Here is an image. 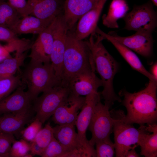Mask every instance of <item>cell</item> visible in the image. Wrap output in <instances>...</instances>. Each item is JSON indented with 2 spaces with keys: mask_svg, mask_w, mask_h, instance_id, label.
I'll return each mask as SVG.
<instances>
[{
  "mask_svg": "<svg viewBox=\"0 0 157 157\" xmlns=\"http://www.w3.org/2000/svg\"><path fill=\"white\" fill-rule=\"evenodd\" d=\"M95 145L96 157H113L114 156L115 146L110 139L98 141Z\"/></svg>",
  "mask_w": 157,
  "mask_h": 157,
  "instance_id": "f1b7e54d",
  "label": "cell"
},
{
  "mask_svg": "<svg viewBox=\"0 0 157 157\" xmlns=\"http://www.w3.org/2000/svg\"><path fill=\"white\" fill-rule=\"evenodd\" d=\"M22 83L27 86V91L32 101L38 95L61 84L51 62L40 63L30 61L21 73Z\"/></svg>",
  "mask_w": 157,
  "mask_h": 157,
  "instance_id": "277c9868",
  "label": "cell"
},
{
  "mask_svg": "<svg viewBox=\"0 0 157 157\" xmlns=\"http://www.w3.org/2000/svg\"><path fill=\"white\" fill-rule=\"evenodd\" d=\"M54 138L53 127L48 122L39 131L33 141L44 149Z\"/></svg>",
  "mask_w": 157,
  "mask_h": 157,
  "instance_id": "83f0119b",
  "label": "cell"
},
{
  "mask_svg": "<svg viewBox=\"0 0 157 157\" xmlns=\"http://www.w3.org/2000/svg\"><path fill=\"white\" fill-rule=\"evenodd\" d=\"M147 131L153 133L147 134L142 144L140 146L141 155L145 157L157 156V125L156 123L148 125Z\"/></svg>",
  "mask_w": 157,
  "mask_h": 157,
  "instance_id": "d4e9b609",
  "label": "cell"
},
{
  "mask_svg": "<svg viewBox=\"0 0 157 157\" xmlns=\"http://www.w3.org/2000/svg\"><path fill=\"white\" fill-rule=\"evenodd\" d=\"M66 149L54 138L45 148L41 157H65Z\"/></svg>",
  "mask_w": 157,
  "mask_h": 157,
  "instance_id": "f546056e",
  "label": "cell"
},
{
  "mask_svg": "<svg viewBox=\"0 0 157 157\" xmlns=\"http://www.w3.org/2000/svg\"><path fill=\"white\" fill-rule=\"evenodd\" d=\"M8 2L21 15L22 17L31 15L27 0H8Z\"/></svg>",
  "mask_w": 157,
  "mask_h": 157,
  "instance_id": "836d02e7",
  "label": "cell"
},
{
  "mask_svg": "<svg viewBox=\"0 0 157 157\" xmlns=\"http://www.w3.org/2000/svg\"><path fill=\"white\" fill-rule=\"evenodd\" d=\"M123 18V29L128 30L152 34L157 27V13L151 1L134 6Z\"/></svg>",
  "mask_w": 157,
  "mask_h": 157,
  "instance_id": "8992f818",
  "label": "cell"
},
{
  "mask_svg": "<svg viewBox=\"0 0 157 157\" xmlns=\"http://www.w3.org/2000/svg\"><path fill=\"white\" fill-rule=\"evenodd\" d=\"M151 2L155 6H157V0H151Z\"/></svg>",
  "mask_w": 157,
  "mask_h": 157,
  "instance_id": "ab89813d",
  "label": "cell"
},
{
  "mask_svg": "<svg viewBox=\"0 0 157 157\" xmlns=\"http://www.w3.org/2000/svg\"><path fill=\"white\" fill-rule=\"evenodd\" d=\"M28 51L24 52H16L14 57L7 58L0 63V78L14 75L20 67L23 66L27 57Z\"/></svg>",
  "mask_w": 157,
  "mask_h": 157,
  "instance_id": "cb8c5ba5",
  "label": "cell"
},
{
  "mask_svg": "<svg viewBox=\"0 0 157 157\" xmlns=\"http://www.w3.org/2000/svg\"><path fill=\"white\" fill-rule=\"evenodd\" d=\"M95 32L102 36L104 40L110 42L133 69L144 75L149 80L157 81L151 74L147 70L138 57L132 50L115 40L98 26Z\"/></svg>",
  "mask_w": 157,
  "mask_h": 157,
  "instance_id": "d6986e66",
  "label": "cell"
},
{
  "mask_svg": "<svg viewBox=\"0 0 157 157\" xmlns=\"http://www.w3.org/2000/svg\"><path fill=\"white\" fill-rule=\"evenodd\" d=\"M2 118V115H1V116H0V121L1 120Z\"/></svg>",
  "mask_w": 157,
  "mask_h": 157,
  "instance_id": "7bdbcfd3",
  "label": "cell"
},
{
  "mask_svg": "<svg viewBox=\"0 0 157 157\" xmlns=\"http://www.w3.org/2000/svg\"><path fill=\"white\" fill-rule=\"evenodd\" d=\"M90 35L88 42L95 71L99 74L102 83L101 94L104 104L110 108L115 101H122L115 94L113 86V80L118 71V65L103 45L102 41L104 40V38L95 32Z\"/></svg>",
  "mask_w": 157,
  "mask_h": 157,
  "instance_id": "7a4b0ae2",
  "label": "cell"
},
{
  "mask_svg": "<svg viewBox=\"0 0 157 157\" xmlns=\"http://www.w3.org/2000/svg\"><path fill=\"white\" fill-rule=\"evenodd\" d=\"M95 72V69H88L76 75L68 86L70 93L77 96H86L92 92H98V88L103 85Z\"/></svg>",
  "mask_w": 157,
  "mask_h": 157,
  "instance_id": "4fadbf2b",
  "label": "cell"
},
{
  "mask_svg": "<svg viewBox=\"0 0 157 157\" xmlns=\"http://www.w3.org/2000/svg\"><path fill=\"white\" fill-rule=\"evenodd\" d=\"M108 33L120 43L141 56L149 57L152 54L154 41L151 34L136 32L130 36H122L113 31Z\"/></svg>",
  "mask_w": 157,
  "mask_h": 157,
  "instance_id": "5bb4252c",
  "label": "cell"
},
{
  "mask_svg": "<svg viewBox=\"0 0 157 157\" xmlns=\"http://www.w3.org/2000/svg\"><path fill=\"white\" fill-rule=\"evenodd\" d=\"M109 109L108 106L101 103V100L94 108L88 128L92 133L89 142L93 146L98 141L110 139L115 119L111 116Z\"/></svg>",
  "mask_w": 157,
  "mask_h": 157,
  "instance_id": "ba28073f",
  "label": "cell"
},
{
  "mask_svg": "<svg viewBox=\"0 0 157 157\" xmlns=\"http://www.w3.org/2000/svg\"><path fill=\"white\" fill-rule=\"evenodd\" d=\"M85 100V97L77 96L70 93L52 116L53 121L57 125L75 126L79 111L82 108Z\"/></svg>",
  "mask_w": 157,
  "mask_h": 157,
  "instance_id": "7c38bea8",
  "label": "cell"
},
{
  "mask_svg": "<svg viewBox=\"0 0 157 157\" xmlns=\"http://www.w3.org/2000/svg\"><path fill=\"white\" fill-rule=\"evenodd\" d=\"M100 99V93L93 92L85 97L84 104L76 121L77 134L80 142L88 157L96 156L95 149L91 145L86 136L94 108Z\"/></svg>",
  "mask_w": 157,
  "mask_h": 157,
  "instance_id": "9c48e42d",
  "label": "cell"
},
{
  "mask_svg": "<svg viewBox=\"0 0 157 157\" xmlns=\"http://www.w3.org/2000/svg\"><path fill=\"white\" fill-rule=\"evenodd\" d=\"M29 152L33 156L38 155L42 156L44 149L40 147L34 141L29 142Z\"/></svg>",
  "mask_w": 157,
  "mask_h": 157,
  "instance_id": "d590c367",
  "label": "cell"
},
{
  "mask_svg": "<svg viewBox=\"0 0 157 157\" xmlns=\"http://www.w3.org/2000/svg\"><path fill=\"white\" fill-rule=\"evenodd\" d=\"M33 156L30 152H29L26 154L24 156V157H32Z\"/></svg>",
  "mask_w": 157,
  "mask_h": 157,
  "instance_id": "b9f144b4",
  "label": "cell"
},
{
  "mask_svg": "<svg viewBox=\"0 0 157 157\" xmlns=\"http://www.w3.org/2000/svg\"><path fill=\"white\" fill-rule=\"evenodd\" d=\"M88 69L95 70L88 41L78 39L74 33L69 30L60 77L61 85L68 88L70 81L76 75Z\"/></svg>",
  "mask_w": 157,
  "mask_h": 157,
  "instance_id": "3957f363",
  "label": "cell"
},
{
  "mask_svg": "<svg viewBox=\"0 0 157 157\" xmlns=\"http://www.w3.org/2000/svg\"><path fill=\"white\" fill-rule=\"evenodd\" d=\"M75 126L57 125L53 127L54 137L66 149L65 157H87L80 142Z\"/></svg>",
  "mask_w": 157,
  "mask_h": 157,
  "instance_id": "8fae6325",
  "label": "cell"
},
{
  "mask_svg": "<svg viewBox=\"0 0 157 157\" xmlns=\"http://www.w3.org/2000/svg\"><path fill=\"white\" fill-rule=\"evenodd\" d=\"M52 23L33 42L28 56L30 61L43 63L51 62L53 46Z\"/></svg>",
  "mask_w": 157,
  "mask_h": 157,
  "instance_id": "2e32d148",
  "label": "cell"
},
{
  "mask_svg": "<svg viewBox=\"0 0 157 157\" xmlns=\"http://www.w3.org/2000/svg\"><path fill=\"white\" fill-rule=\"evenodd\" d=\"M29 151V142L23 139L19 140H15L12 144L9 152V157H24Z\"/></svg>",
  "mask_w": 157,
  "mask_h": 157,
  "instance_id": "4dcf8cb0",
  "label": "cell"
},
{
  "mask_svg": "<svg viewBox=\"0 0 157 157\" xmlns=\"http://www.w3.org/2000/svg\"><path fill=\"white\" fill-rule=\"evenodd\" d=\"M69 88L61 84L55 86L42 92L33 102L35 118L43 124L51 117L60 105L69 95Z\"/></svg>",
  "mask_w": 157,
  "mask_h": 157,
  "instance_id": "52a82bcc",
  "label": "cell"
},
{
  "mask_svg": "<svg viewBox=\"0 0 157 157\" xmlns=\"http://www.w3.org/2000/svg\"><path fill=\"white\" fill-rule=\"evenodd\" d=\"M3 1H4V0H0V3Z\"/></svg>",
  "mask_w": 157,
  "mask_h": 157,
  "instance_id": "ee69618b",
  "label": "cell"
},
{
  "mask_svg": "<svg viewBox=\"0 0 157 157\" xmlns=\"http://www.w3.org/2000/svg\"><path fill=\"white\" fill-rule=\"evenodd\" d=\"M18 38L17 35L10 28L0 26V41L9 43Z\"/></svg>",
  "mask_w": 157,
  "mask_h": 157,
  "instance_id": "e575fe53",
  "label": "cell"
},
{
  "mask_svg": "<svg viewBox=\"0 0 157 157\" xmlns=\"http://www.w3.org/2000/svg\"><path fill=\"white\" fill-rule=\"evenodd\" d=\"M22 17L8 2L0 3V26L10 28Z\"/></svg>",
  "mask_w": 157,
  "mask_h": 157,
  "instance_id": "484cf974",
  "label": "cell"
},
{
  "mask_svg": "<svg viewBox=\"0 0 157 157\" xmlns=\"http://www.w3.org/2000/svg\"><path fill=\"white\" fill-rule=\"evenodd\" d=\"M99 0H65L62 16L69 30L85 13L96 4Z\"/></svg>",
  "mask_w": 157,
  "mask_h": 157,
  "instance_id": "ac0fdd59",
  "label": "cell"
},
{
  "mask_svg": "<svg viewBox=\"0 0 157 157\" xmlns=\"http://www.w3.org/2000/svg\"><path fill=\"white\" fill-rule=\"evenodd\" d=\"M25 86L22 84L13 93L0 101V115L21 113L32 108V101L27 91L24 90Z\"/></svg>",
  "mask_w": 157,
  "mask_h": 157,
  "instance_id": "9a60e30c",
  "label": "cell"
},
{
  "mask_svg": "<svg viewBox=\"0 0 157 157\" xmlns=\"http://www.w3.org/2000/svg\"><path fill=\"white\" fill-rule=\"evenodd\" d=\"M0 157H2V156L0 154Z\"/></svg>",
  "mask_w": 157,
  "mask_h": 157,
  "instance_id": "f6af8a7d",
  "label": "cell"
},
{
  "mask_svg": "<svg viewBox=\"0 0 157 157\" xmlns=\"http://www.w3.org/2000/svg\"><path fill=\"white\" fill-rule=\"evenodd\" d=\"M129 9L126 0H113L107 14L102 17L103 24L108 28H118L117 21L123 18Z\"/></svg>",
  "mask_w": 157,
  "mask_h": 157,
  "instance_id": "603a6c76",
  "label": "cell"
},
{
  "mask_svg": "<svg viewBox=\"0 0 157 157\" xmlns=\"http://www.w3.org/2000/svg\"><path fill=\"white\" fill-rule=\"evenodd\" d=\"M42 124L40 120L35 118L28 126L24 128L21 132L20 135L22 139L28 142L33 141L42 128Z\"/></svg>",
  "mask_w": 157,
  "mask_h": 157,
  "instance_id": "1f68e13d",
  "label": "cell"
},
{
  "mask_svg": "<svg viewBox=\"0 0 157 157\" xmlns=\"http://www.w3.org/2000/svg\"><path fill=\"white\" fill-rule=\"evenodd\" d=\"M13 134L0 132V154L2 157H9V152L15 140Z\"/></svg>",
  "mask_w": 157,
  "mask_h": 157,
  "instance_id": "d6a6232c",
  "label": "cell"
},
{
  "mask_svg": "<svg viewBox=\"0 0 157 157\" xmlns=\"http://www.w3.org/2000/svg\"><path fill=\"white\" fill-rule=\"evenodd\" d=\"M157 81L149 80L144 89L131 93L121 90L119 95L123 97V105L127 113H124L122 119L125 123L140 125L156 123L157 120Z\"/></svg>",
  "mask_w": 157,
  "mask_h": 157,
  "instance_id": "6da1fadb",
  "label": "cell"
},
{
  "mask_svg": "<svg viewBox=\"0 0 157 157\" xmlns=\"http://www.w3.org/2000/svg\"><path fill=\"white\" fill-rule=\"evenodd\" d=\"M22 84L21 73L16 76L0 78V101Z\"/></svg>",
  "mask_w": 157,
  "mask_h": 157,
  "instance_id": "4316f807",
  "label": "cell"
},
{
  "mask_svg": "<svg viewBox=\"0 0 157 157\" xmlns=\"http://www.w3.org/2000/svg\"><path fill=\"white\" fill-rule=\"evenodd\" d=\"M53 46L50 61L56 75L60 80L67 33L69 31L60 14L52 23Z\"/></svg>",
  "mask_w": 157,
  "mask_h": 157,
  "instance_id": "30bf717a",
  "label": "cell"
},
{
  "mask_svg": "<svg viewBox=\"0 0 157 157\" xmlns=\"http://www.w3.org/2000/svg\"><path fill=\"white\" fill-rule=\"evenodd\" d=\"M157 63H155L151 67V74L157 80Z\"/></svg>",
  "mask_w": 157,
  "mask_h": 157,
  "instance_id": "f35d334b",
  "label": "cell"
},
{
  "mask_svg": "<svg viewBox=\"0 0 157 157\" xmlns=\"http://www.w3.org/2000/svg\"><path fill=\"white\" fill-rule=\"evenodd\" d=\"M31 15L44 20H53L60 14L59 0H27Z\"/></svg>",
  "mask_w": 157,
  "mask_h": 157,
  "instance_id": "44dd1931",
  "label": "cell"
},
{
  "mask_svg": "<svg viewBox=\"0 0 157 157\" xmlns=\"http://www.w3.org/2000/svg\"><path fill=\"white\" fill-rule=\"evenodd\" d=\"M9 58V57H8ZM8 58L4 56H0V63L2 62L6 58Z\"/></svg>",
  "mask_w": 157,
  "mask_h": 157,
  "instance_id": "60d3db41",
  "label": "cell"
},
{
  "mask_svg": "<svg viewBox=\"0 0 157 157\" xmlns=\"http://www.w3.org/2000/svg\"><path fill=\"white\" fill-rule=\"evenodd\" d=\"M19 113L5 114L2 115L0 121V132L19 135L32 117V109Z\"/></svg>",
  "mask_w": 157,
  "mask_h": 157,
  "instance_id": "ffe728a7",
  "label": "cell"
},
{
  "mask_svg": "<svg viewBox=\"0 0 157 157\" xmlns=\"http://www.w3.org/2000/svg\"><path fill=\"white\" fill-rule=\"evenodd\" d=\"M0 56H4L7 58L11 57L6 49L4 46L1 45L0 44Z\"/></svg>",
  "mask_w": 157,
  "mask_h": 157,
  "instance_id": "74e56055",
  "label": "cell"
},
{
  "mask_svg": "<svg viewBox=\"0 0 157 157\" xmlns=\"http://www.w3.org/2000/svg\"><path fill=\"white\" fill-rule=\"evenodd\" d=\"M107 0H99L95 6L78 20L74 34L80 40H83L95 32L100 16Z\"/></svg>",
  "mask_w": 157,
  "mask_h": 157,
  "instance_id": "e0dca14e",
  "label": "cell"
},
{
  "mask_svg": "<svg viewBox=\"0 0 157 157\" xmlns=\"http://www.w3.org/2000/svg\"><path fill=\"white\" fill-rule=\"evenodd\" d=\"M138 146L137 144L133 145L132 148L127 152L126 157H139V155L136 152L135 150V148Z\"/></svg>",
  "mask_w": 157,
  "mask_h": 157,
  "instance_id": "8d00e7d4",
  "label": "cell"
},
{
  "mask_svg": "<svg viewBox=\"0 0 157 157\" xmlns=\"http://www.w3.org/2000/svg\"><path fill=\"white\" fill-rule=\"evenodd\" d=\"M54 19L44 20L32 15H28L20 18L9 28L16 35H39L44 30Z\"/></svg>",
  "mask_w": 157,
  "mask_h": 157,
  "instance_id": "7402d4cb",
  "label": "cell"
},
{
  "mask_svg": "<svg viewBox=\"0 0 157 157\" xmlns=\"http://www.w3.org/2000/svg\"><path fill=\"white\" fill-rule=\"evenodd\" d=\"M115 119L113 128L115 154L117 157H125L132 145L142 144L148 133L145 126L140 125L137 129L131 124L125 122L122 119L124 111L119 110L110 111Z\"/></svg>",
  "mask_w": 157,
  "mask_h": 157,
  "instance_id": "5b68a950",
  "label": "cell"
}]
</instances>
